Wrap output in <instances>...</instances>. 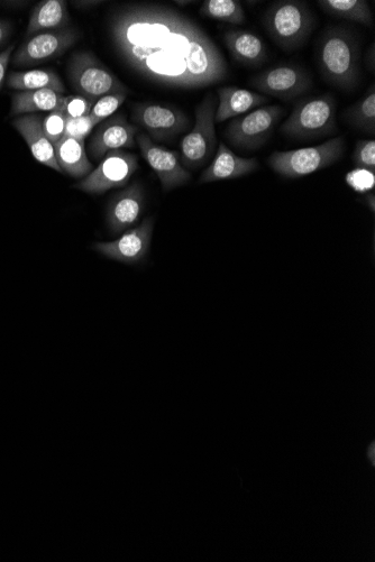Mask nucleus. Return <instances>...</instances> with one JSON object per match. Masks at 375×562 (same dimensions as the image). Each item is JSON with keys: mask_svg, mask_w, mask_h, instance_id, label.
I'll use <instances>...</instances> for the list:
<instances>
[{"mask_svg": "<svg viewBox=\"0 0 375 562\" xmlns=\"http://www.w3.org/2000/svg\"><path fill=\"white\" fill-rule=\"evenodd\" d=\"M109 32L126 66L154 84L201 89L227 78L228 66L203 29L173 9L128 5L113 14Z\"/></svg>", "mask_w": 375, "mask_h": 562, "instance_id": "f257e3e1", "label": "nucleus"}, {"mask_svg": "<svg viewBox=\"0 0 375 562\" xmlns=\"http://www.w3.org/2000/svg\"><path fill=\"white\" fill-rule=\"evenodd\" d=\"M318 62L323 77L350 91L360 80V48L351 32L342 27L327 30L319 43Z\"/></svg>", "mask_w": 375, "mask_h": 562, "instance_id": "f03ea898", "label": "nucleus"}, {"mask_svg": "<svg viewBox=\"0 0 375 562\" xmlns=\"http://www.w3.org/2000/svg\"><path fill=\"white\" fill-rule=\"evenodd\" d=\"M263 23L274 43L283 51L292 52L307 42L315 18L307 3L279 0L267 9Z\"/></svg>", "mask_w": 375, "mask_h": 562, "instance_id": "7ed1b4c3", "label": "nucleus"}, {"mask_svg": "<svg viewBox=\"0 0 375 562\" xmlns=\"http://www.w3.org/2000/svg\"><path fill=\"white\" fill-rule=\"evenodd\" d=\"M336 99L323 94L299 101L280 131L297 140H313L336 133Z\"/></svg>", "mask_w": 375, "mask_h": 562, "instance_id": "20e7f679", "label": "nucleus"}, {"mask_svg": "<svg viewBox=\"0 0 375 562\" xmlns=\"http://www.w3.org/2000/svg\"><path fill=\"white\" fill-rule=\"evenodd\" d=\"M345 151L343 136L305 149L274 152L270 155V168L288 179H298L328 168L342 158Z\"/></svg>", "mask_w": 375, "mask_h": 562, "instance_id": "39448f33", "label": "nucleus"}, {"mask_svg": "<svg viewBox=\"0 0 375 562\" xmlns=\"http://www.w3.org/2000/svg\"><path fill=\"white\" fill-rule=\"evenodd\" d=\"M68 75L78 94L94 101L106 95H128L130 92L123 82L90 52L71 55Z\"/></svg>", "mask_w": 375, "mask_h": 562, "instance_id": "423d86ee", "label": "nucleus"}, {"mask_svg": "<svg viewBox=\"0 0 375 562\" xmlns=\"http://www.w3.org/2000/svg\"><path fill=\"white\" fill-rule=\"evenodd\" d=\"M216 99L212 92L196 108V124L180 144V162L186 170L205 165L216 151Z\"/></svg>", "mask_w": 375, "mask_h": 562, "instance_id": "0eeeda50", "label": "nucleus"}, {"mask_svg": "<svg viewBox=\"0 0 375 562\" xmlns=\"http://www.w3.org/2000/svg\"><path fill=\"white\" fill-rule=\"evenodd\" d=\"M283 109L265 106L234 119L227 126L225 138L237 150H256L268 142L280 122Z\"/></svg>", "mask_w": 375, "mask_h": 562, "instance_id": "6e6552de", "label": "nucleus"}, {"mask_svg": "<svg viewBox=\"0 0 375 562\" xmlns=\"http://www.w3.org/2000/svg\"><path fill=\"white\" fill-rule=\"evenodd\" d=\"M137 169L139 159L135 154L122 150L109 152L75 188L90 195H104L109 190L125 187Z\"/></svg>", "mask_w": 375, "mask_h": 562, "instance_id": "1a4fd4ad", "label": "nucleus"}, {"mask_svg": "<svg viewBox=\"0 0 375 562\" xmlns=\"http://www.w3.org/2000/svg\"><path fill=\"white\" fill-rule=\"evenodd\" d=\"M133 122L148 132L153 142L170 140L189 130L190 119L181 110L158 103H139L133 106Z\"/></svg>", "mask_w": 375, "mask_h": 562, "instance_id": "9d476101", "label": "nucleus"}, {"mask_svg": "<svg viewBox=\"0 0 375 562\" xmlns=\"http://www.w3.org/2000/svg\"><path fill=\"white\" fill-rule=\"evenodd\" d=\"M80 39L76 29L42 32L32 36L18 48L13 57L15 67H32L58 59Z\"/></svg>", "mask_w": 375, "mask_h": 562, "instance_id": "9b49d317", "label": "nucleus"}, {"mask_svg": "<svg viewBox=\"0 0 375 562\" xmlns=\"http://www.w3.org/2000/svg\"><path fill=\"white\" fill-rule=\"evenodd\" d=\"M250 85L262 94L281 100L295 99L313 86L306 70L292 64H282L256 75Z\"/></svg>", "mask_w": 375, "mask_h": 562, "instance_id": "f8f14e48", "label": "nucleus"}, {"mask_svg": "<svg viewBox=\"0 0 375 562\" xmlns=\"http://www.w3.org/2000/svg\"><path fill=\"white\" fill-rule=\"evenodd\" d=\"M137 147L150 168L158 175L164 192L171 191L190 181V173L182 167L179 154L155 144L146 134L136 135Z\"/></svg>", "mask_w": 375, "mask_h": 562, "instance_id": "ddd939ff", "label": "nucleus"}, {"mask_svg": "<svg viewBox=\"0 0 375 562\" xmlns=\"http://www.w3.org/2000/svg\"><path fill=\"white\" fill-rule=\"evenodd\" d=\"M153 226V218H145L140 225L126 230L116 241L94 244V250L107 259L125 264L139 263L149 253Z\"/></svg>", "mask_w": 375, "mask_h": 562, "instance_id": "4468645a", "label": "nucleus"}, {"mask_svg": "<svg viewBox=\"0 0 375 562\" xmlns=\"http://www.w3.org/2000/svg\"><path fill=\"white\" fill-rule=\"evenodd\" d=\"M139 128L128 123L123 113L113 115L98 124L89 144L90 155L95 160H102L109 152L122 149H134Z\"/></svg>", "mask_w": 375, "mask_h": 562, "instance_id": "2eb2a0df", "label": "nucleus"}, {"mask_svg": "<svg viewBox=\"0 0 375 562\" xmlns=\"http://www.w3.org/2000/svg\"><path fill=\"white\" fill-rule=\"evenodd\" d=\"M145 206L142 184L134 182L111 200L107 208V225L114 234L125 233L139 221Z\"/></svg>", "mask_w": 375, "mask_h": 562, "instance_id": "dca6fc26", "label": "nucleus"}, {"mask_svg": "<svg viewBox=\"0 0 375 562\" xmlns=\"http://www.w3.org/2000/svg\"><path fill=\"white\" fill-rule=\"evenodd\" d=\"M42 123V117L32 114L14 119L13 126L24 138L27 146L30 147L36 161H39L45 167L62 173L57 161L56 150H54V145L48 140V137L45 136Z\"/></svg>", "mask_w": 375, "mask_h": 562, "instance_id": "f3484780", "label": "nucleus"}, {"mask_svg": "<svg viewBox=\"0 0 375 562\" xmlns=\"http://www.w3.org/2000/svg\"><path fill=\"white\" fill-rule=\"evenodd\" d=\"M258 167L259 163L255 159L242 158L228 149L224 143H219L215 158L201 174L199 183L242 178L244 175L254 172Z\"/></svg>", "mask_w": 375, "mask_h": 562, "instance_id": "a211bd4d", "label": "nucleus"}, {"mask_svg": "<svg viewBox=\"0 0 375 562\" xmlns=\"http://www.w3.org/2000/svg\"><path fill=\"white\" fill-rule=\"evenodd\" d=\"M218 107L215 122L223 123L235 117L251 112L252 109L268 103L269 99L259 92L235 86L222 87L217 90Z\"/></svg>", "mask_w": 375, "mask_h": 562, "instance_id": "6ab92c4d", "label": "nucleus"}, {"mask_svg": "<svg viewBox=\"0 0 375 562\" xmlns=\"http://www.w3.org/2000/svg\"><path fill=\"white\" fill-rule=\"evenodd\" d=\"M224 42L231 57L243 66L256 67L267 59V49L258 35L246 30H228Z\"/></svg>", "mask_w": 375, "mask_h": 562, "instance_id": "aec40b11", "label": "nucleus"}, {"mask_svg": "<svg viewBox=\"0 0 375 562\" xmlns=\"http://www.w3.org/2000/svg\"><path fill=\"white\" fill-rule=\"evenodd\" d=\"M69 24L68 5L64 0H44L32 11L26 35L67 29Z\"/></svg>", "mask_w": 375, "mask_h": 562, "instance_id": "412c9836", "label": "nucleus"}, {"mask_svg": "<svg viewBox=\"0 0 375 562\" xmlns=\"http://www.w3.org/2000/svg\"><path fill=\"white\" fill-rule=\"evenodd\" d=\"M54 150L62 173H67L72 178L84 179L93 171V165L86 153L85 141L63 136L62 140L54 145Z\"/></svg>", "mask_w": 375, "mask_h": 562, "instance_id": "4be33fe9", "label": "nucleus"}, {"mask_svg": "<svg viewBox=\"0 0 375 562\" xmlns=\"http://www.w3.org/2000/svg\"><path fill=\"white\" fill-rule=\"evenodd\" d=\"M63 100V95L50 89L16 92L12 97L11 114L24 116L36 112H57L61 109Z\"/></svg>", "mask_w": 375, "mask_h": 562, "instance_id": "5701e85b", "label": "nucleus"}, {"mask_svg": "<svg viewBox=\"0 0 375 562\" xmlns=\"http://www.w3.org/2000/svg\"><path fill=\"white\" fill-rule=\"evenodd\" d=\"M6 85L18 91H34L50 89L63 95L66 91L58 73L52 70H31L11 72L7 76Z\"/></svg>", "mask_w": 375, "mask_h": 562, "instance_id": "b1692460", "label": "nucleus"}, {"mask_svg": "<svg viewBox=\"0 0 375 562\" xmlns=\"http://www.w3.org/2000/svg\"><path fill=\"white\" fill-rule=\"evenodd\" d=\"M317 4L328 15L368 27L373 26V14L365 0H318Z\"/></svg>", "mask_w": 375, "mask_h": 562, "instance_id": "393cba45", "label": "nucleus"}, {"mask_svg": "<svg viewBox=\"0 0 375 562\" xmlns=\"http://www.w3.org/2000/svg\"><path fill=\"white\" fill-rule=\"evenodd\" d=\"M199 13L228 24L242 25L245 22L244 9L239 0H205Z\"/></svg>", "mask_w": 375, "mask_h": 562, "instance_id": "a878e982", "label": "nucleus"}, {"mask_svg": "<svg viewBox=\"0 0 375 562\" xmlns=\"http://www.w3.org/2000/svg\"><path fill=\"white\" fill-rule=\"evenodd\" d=\"M350 123L358 130L374 135L375 133V87L367 91L359 101L347 110Z\"/></svg>", "mask_w": 375, "mask_h": 562, "instance_id": "bb28decb", "label": "nucleus"}, {"mask_svg": "<svg viewBox=\"0 0 375 562\" xmlns=\"http://www.w3.org/2000/svg\"><path fill=\"white\" fill-rule=\"evenodd\" d=\"M126 99V94H112L99 98L91 109V118L97 124L104 122L105 119L112 117L121 108Z\"/></svg>", "mask_w": 375, "mask_h": 562, "instance_id": "cd10ccee", "label": "nucleus"}, {"mask_svg": "<svg viewBox=\"0 0 375 562\" xmlns=\"http://www.w3.org/2000/svg\"><path fill=\"white\" fill-rule=\"evenodd\" d=\"M96 101L80 95L64 97L60 112L68 119L89 116Z\"/></svg>", "mask_w": 375, "mask_h": 562, "instance_id": "c85d7f7f", "label": "nucleus"}, {"mask_svg": "<svg viewBox=\"0 0 375 562\" xmlns=\"http://www.w3.org/2000/svg\"><path fill=\"white\" fill-rule=\"evenodd\" d=\"M67 119L60 110L51 112L47 117L43 118V132L53 145L61 141L64 133H66Z\"/></svg>", "mask_w": 375, "mask_h": 562, "instance_id": "c756f323", "label": "nucleus"}, {"mask_svg": "<svg viewBox=\"0 0 375 562\" xmlns=\"http://www.w3.org/2000/svg\"><path fill=\"white\" fill-rule=\"evenodd\" d=\"M352 160L356 167L375 173V141L363 140L356 142Z\"/></svg>", "mask_w": 375, "mask_h": 562, "instance_id": "7c9ffc66", "label": "nucleus"}, {"mask_svg": "<svg viewBox=\"0 0 375 562\" xmlns=\"http://www.w3.org/2000/svg\"><path fill=\"white\" fill-rule=\"evenodd\" d=\"M98 124L91 116L67 119L66 133L64 136L75 138L78 141H85L93 132Z\"/></svg>", "mask_w": 375, "mask_h": 562, "instance_id": "2f4dec72", "label": "nucleus"}, {"mask_svg": "<svg viewBox=\"0 0 375 562\" xmlns=\"http://www.w3.org/2000/svg\"><path fill=\"white\" fill-rule=\"evenodd\" d=\"M346 183L355 192H370L375 186V175L372 171L356 168L347 173Z\"/></svg>", "mask_w": 375, "mask_h": 562, "instance_id": "473e14b6", "label": "nucleus"}, {"mask_svg": "<svg viewBox=\"0 0 375 562\" xmlns=\"http://www.w3.org/2000/svg\"><path fill=\"white\" fill-rule=\"evenodd\" d=\"M14 49L15 45L12 44L11 46H9V48L4 50L3 52H0V89H2L4 86L9 61H11Z\"/></svg>", "mask_w": 375, "mask_h": 562, "instance_id": "72a5a7b5", "label": "nucleus"}, {"mask_svg": "<svg viewBox=\"0 0 375 562\" xmlns=\"http://www.w3.org/2000/svg\"><path fill=\"white\" fill-rule=\"evenodd\" d=\"M13 27L11 22L0 20V46H2L11 36Z\"/></svg>", "mask_w": 375, "mask_h": 562, "instance_id": "f704fd0d", "label": "nucleus"}, {"mask_svg": "<svg viewBox=\"0 0 375 562\" xmlns=\"http://www.w3.org/2000/svg\"><path fill=\"white\" fill-rule=\"evenodd\" d=\"M73 5H75L77 8H84V9H89V8H93L95 6H98L99 4H102L100 2H85V0H82V2H73Z\"/></svg>", "mask_w": 375, "mask_h": 562, "instance_id": "c9c22d12", "label": "nucleus"}, {"mask_svg": "<svg viewBox=\"0 0 375 562\" xmlns=\"http://www.w3.org/2000/svg\"><path fill=\"white\" fill-rule=\"evenodd\" d=\"M365 201H367V204L370 207V210L374 214V211H375V195H374V192L369 193V195L367 197H365Z\"/></svg>", "mask_w": 375, "mask_h": 562, "instance_id": "e433bc0d", "label": "nucleus"}, {"mask_svg": "<svg viewBox=\"0 0 375 562\" xmlns=\"http://www.w3.org/2000/svg\"><path fill=\"white\" fill-rule=\"evenodd\" d=\"M175 3L178 4V5H181V6H186V5L191 4V2H175Z\"/></svg>", "mask_w": 375, "mask_h": 562, "instance_id": "4c0bfd02", "label": "nucleus"}]
</instances>
